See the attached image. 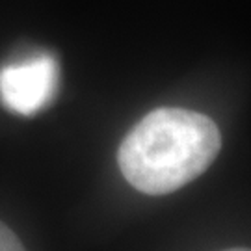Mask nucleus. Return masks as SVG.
I'll return each instance as SVG.
<instances>
[{
  "label": "nucleus",
  "mask_w": 251,
  "mask_h": 251,
  "mask_svg": "<svg viewBox=\"0 0 251 251\" xmlns=\"http://www.w3.org/2000/svg\"><path fill=\"white\" fill-rule=\"evenodd\" d=\"M58 62L49 54L32 56L0 69V102L19 116H34L58 91Z\"/></svg>",
  "instance_id": "f03ea898"
},
{
  "label": "nucleus",
  "mask_w": 251,
  "mask_h": 251,
  "mask_svg": "<svg viewBox=\"0 0 251 251\" xmlns=\"http://www.w3.org/2000/svg\"><path fill=\"white\" fill-rule=\"evenodd\" d=\"M0 251H26L15 233L0 222Z\"/></svg>",
  "instance_id": "7ed1b4c3"
},
{
  "label": "nucleus",
  "mask_w": 251,
  "mask_h": 251,
  "mask_svg": "<svg viewBox=\"0 0 251 251\" xmlns=\"http://www.w3.org/2000/svg\"><path fill=\"white\" fill-rule=\"evenodd\" d=\"M225 251H251L248 248H233V250H225Z\"/></svg>",
  "instance_id": "20e7f679"
},
{
  "label": "nucleus",
  "mask_w": 251,
  "mask_h": 251,
  "mask_svg": "<svg viewBox=\"0 0 251 251\" xmlns=\"http://www.w3.org/2000/svg\"><path fill=\"white\" fill-rule=\"evenodd\" d=\"M220 149L222 136L210 117L184 108H158L126 134L117 162L138 192L164 196L198 179Z\"/></svg>",
  "instance_id": "f257e3e1"
}]
</instances>
